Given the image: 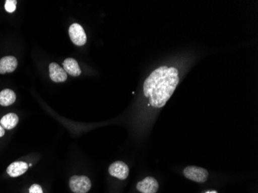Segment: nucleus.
Segmentation results:
<instances>
[{
	"label": "nucleus",
	"instance_id": "nucleus-12",
	"mask_svg": "<svg viewBox=\"0 0 258 193\" xmlns=\"http://www.w3.org/2000/svg\"><path fill=\"white\" fill-rule=\"evenodd\" d=\"M15 92L10 89H4L0 92V105L8 107L16 101Z\"/></svg>",
	"mask_w": 258,
	"mask_h": 193
},
{
	"label": "nucleus",
	"instance_id": "nucleus-1",
	"mask_svg": "<svg viewBox=\"0 0 258 193\" xmlns=\"http://www.w3.org/2000/svg\"><path fill=\"white\" fill-rule=\"evenodd\" d=\"M179 82V71L176 68L162 66L146 78L143 91L152 107L161 108L166 105Z\"/></svg>",
	"mask_w": 258,
	"mask_h": 193
},
{
	"label": "nucleus",
	"instance_id": "nucleus-13",
	"mask_svg": "<svg viewBox=\"0 0 258 193\" xmlns=\"http://www.w3.org/2000/svg\"><path fill=\"white\" fill-rule=\"evenodd\" d=\"M17 2L16 0H7L5 4V9L8 13H14L17 9Z\"/></svg>",
	"mask_w": 258,
	"mask_h": 193
},
{
	"label": "nucleus",
	"instance_id": "nucleus-3",
	"mask_svg": "<svg viewBox=\"0 0 258 193\" xmlns=\"http://www.w3.org/2000/svg\"><path fill=\"white\" fill-rule=\"evenodd\" d=\"M184 176L194 182H205L209 177L207 169L197 166H188L183 170Z\"/></svg>",
	"mask_w": 258,
	"mask_h": 193
},
{
	"label": "nucleus",
	"instance_id": "nucleus-2",
	"mask_svg": "<svg viewBox=\"0 0 258 193\" xmlns=\"http://www.w3.org/2000/svg\"><path fill=\"white\" fill-rule=\"evenodd\" d=\"M69 185L75 193H87L91 188V180L85 175H74L70 178Z\"/></svg>",
	"mask_w": 258,
	"mask_h": 193
},
{
	"label": "nucleus",
	"instance_id": "nucleus-10",
	"mask_svg": "<svg viewBox=\"0 0 258 193\" xmlns=\"http://www.w3.org/2000/svg\"><path fill=\"white\" fill-rule=\"evenodd\" d=\"M63 70L66 73L72 77H78L81 75V71L76 59L73 58H67L63 62Z\"/></svg>",
	"mask_w": 258,
	"mask_h": 193
},
{
	"label": "nucleus",
	"instance_id": "nucleus-7",
	"mask_svg": "<svg viewBox=\"0 0 258 193\" xmlns=\"http://www.w3.org/2000/svg\"><path fill=\"white\" fill-rule=\"evenodd\" d=\"M18 66L17 58L14 56H7L0 59V75L12 73Z\"/></svg>",
	"mask_w": 258,
	"mask_h": 193
},
{
	"label": "nucleus",
	"instance_id": "nucleus-15",
	"mask_svg": "<svg viewBox=\"0 0 258 193\" xmlns=\"http://www.w3.org/2000/svg\"><path fill=\"white\" fill-rule=\"evenodd\" d=\"M5 135V129L0 124V138L3 137Z\"/></svg>",
	"mask_w": 258,
	"mask_h": 193
},
{
	"label": "nucleus",
	"instance_id": "nucleus-9",
	"mask_svg": "<svg viewBox=\"0 0 258 193\" xmlns=\"http://www.w3.org/2000/svg\"><path fill=\"white\" fill-rule=\"evenodd\" d=\"M28 167V164L24 162H13L7 168V173L14 178L19 177L27 172Z\"/></svg>",
	"mask_w": 258,
	"mask_h": 193
},
{
	"label": "nucleus",
	"instance_id": "nucleus-6",
	"mask_svg": "<svg viewBox=\"0 0 258 193\" xmlns=\"http://www.w3.org/2000/svg\"><path fill=\"white\" fill-rule=\"evenodd\" d=\"M138 191L142 193H156L159 190V183L153 177H146L137 184Z\"/></svg>",
	"mask_w": 258,
	"mask_h": 193
},
{
	"label": "nucleus",
	"instance_id": "nucleus-14",
	"mask_svg": "<svg viewBox=\"0 0 258 193\" xmlns=\"http://www.w3.org/2000/svg\"><path fill=\"white\" fill-rule=\"evenodd\" d=\"M29 191H30V193H43L41 186L38 184L32 185L30 188H29Z\"/></svg>",
	"mask_w": 258,
	"mask_h": 193
},
{
	"label": "nucleus",
	"instance_id": "nucleus-16",
	"mask_svg": "<svg viewBox=\"0 0 258 193\" xmlns=\"http://www.w3.org/2000/svg\"><path fill=\"white\" fill-rule=\"evenodd\" d=\"M205 193H217L216 191H207V192Z\"/></svg>",
	"mask_w": 258,
	"mask_h": 193
},
{
	"label": "nucleus",
	"instance_id": "nucleus-4",
	"mask_svg": "<svg viewBox=\"0 0 258 193\" xmlns=\"http://www.w3.org/2000/svg\"><path fill=\"white\" fill-rule=\"evenodd\" d=\"M70 38L76 46H81L86 43L87 36L83 27L78 23H74L69 28Z\"/></svg>",
	"mask_w": 258,
	"mask_h": 193
},
{
	"label": "nucleus",
	"instance_id": "nucleus-8",
	"mask_svg": "<svg viewBox=\"0 0 258 193\" xmlns=\"http://www.w3.org/2000/svg\"><path fill=\"white\" fill-rule=\"evenodd\" d=\"M50 79L56 83L64 82L68 79L66 71L56 63H51L49 65Z\"/></svg>",
	"mask_w": 258,
	"mask_h": 193
},
{
	"label": "nucleus",
	"instance_id": "nucleus-5",
	"mask_svg": "<svg viewBox=\"0 0 258 193\" xmlns=\"http://www.w3.org/2000/svg\"><path fill=\"white\" fill-rule=\"evenodd\" d=\"M108 172L111 176L124 180L128 176L129 168L125 163L121 161H118V162H113L110 165Z\"/></svg>",
	"mask_w": 258,
	"mask_h": 193
},
{
	"label": "nucleus",
	"instance_id": "nucleus-11",
	"mask_svg": "<svg viewBox=\"0 0 258 193\" xmlns=\"http://www.w3.org/2000/svg\"><path fill=\"white\" fill-rule=\"evenodd\" d=\"M19 122V117L14 113H9L6 114L0 120V124L7 130H11L17 125Z\"/></svg>",
	"mask_w": 258,
	"mask_h": 193
}]
</instances>
